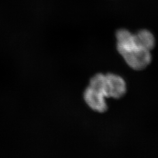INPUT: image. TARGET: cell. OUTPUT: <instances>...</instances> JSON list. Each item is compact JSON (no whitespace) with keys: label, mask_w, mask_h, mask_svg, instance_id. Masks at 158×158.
Segmentation results:
<instances>
[{"label":"cell","mask_w":158,"mask_h":158,"mask_svg":"<svg viewBox=\"0 0 158 158\" xmlns=\"http://www.w3.org/2000/svg\"><path fill=\"white\" fill-rule=\"evenodd\" d=\"M120 55L130 68L136 70L144 69L151 62L152 56L149 51L137 47L135 45L117 46Z\"/></svg>","instance_id":"obj_1"},{"label":"cell","mask_w":158,"mask_h":158,"mask_svg":"<svg viewBox=\"0 0 158 158\" xmlns=\"http://www.w3.org/2000/svg\"><path fill=\"white\" fill-rule=\"evenodd\" d=\"M106 76V97L119 99L127 92V85L123 78L117 74L108 73Z\"/></svg>","instance_id":"obj_2"},{"label":"cell","mask_w":158,"mask_h":158,"mask_svg":"<svg viewBox=\"0 0 158 158\" xmlns=\"http://www.w3.org/2000/svg\"><path fill=\"white\" fill-rule=\"evenodd\" d=\"M84 99L86 104L94 111L104 113L108 109L105 96L89 86L85 91Z\"/></svg>","instance_id":"obj_3"},{"label":"cell","mask_w":158,"mask_h":158,"mask_svg":"<svg viewBox=\"0 0 158 158\" xmlns=\"http://www.w3.org/2000/svg\"><path fill=\"white\" fill-rule=\"evenodd\" d=\"M135 45L142 49L151 51L155 45V39L153 34L147 29L141 30L134 34Z\"/></svg>","instance_id":"obj_4"},{"label":"cell","mask_w":158,"mask_h":158,"mask_svg":"<svg viewBox=\"0 0 158 158\" xmlns=\"http://www.w3.org/2000/svg\"><path fill=\"white\" fill-rule=\"evenodd\" d=\"M89 86L106 97V76L102 73L96 74L90 80Z\"/></svg>","instance_id":"obj_5"}]
</instances>
